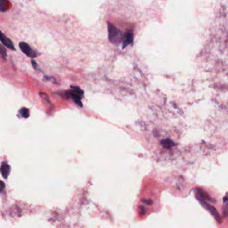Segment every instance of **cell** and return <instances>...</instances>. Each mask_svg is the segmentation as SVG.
I'll return each instance as SVG.
<instances>
[{
  "instance_id": "1",
  "label": "cell",
  "mask_w": 228,
  "mask_h": 228,
  "mask_svg": "<svg viewBox=\"0 0 228 228\" xmlns=\"http://www.w3.org/2000/svg\"><path fill=\"white\" fill-rule=\"evenodd\" d=\"M108 29L109 40L114 44L118 45L122 40L123 34L122 31L109 22H108Z\"/></svg>"
},
{
  "instance_id": "2",
  "label": "cell",
  "mask_w": 228,
  "mask_h": 228,
  "mask_svg": "<svg viewBox=\"0 0 228 228\" xmlns=\"http://www.w3.org/2000/svg\"><path fill=\"white\" fill-rule=\"evenodd\" d=\"M71 89H72L73 90H69L66 93V95L67 96V97H70V98H71L73 100H74L77 105H79L81 107V106H83L81 102L82 96L84 94L83 90H81L79 87L77 86H71Z\"/></svg>"
},
{
  "instance_id": "3",
  "label": "cell",
  "mask_w": 228,
  "mask_h": 228,
  "mask_svg": "<svg viewBox=\"0 0 228 228\" xmlns=\"http://www.w3.org/2000/svg\"><path fill=\"white\" fill-rule=\"evenodd\" d=\"M19 48H20V50L28 57L33 58L37 57L39 55L36 51L33 50L32 48L26 42H22L19 43Z\"/></svg>"
},
{
  "instance_id": "4",
  "label": "cell",
  "mask_w": 228,
  "mask_h": 228,
  "mask_svg": "<svg viewBox=\"0 0 228 228\" xmlns=\"http://www.w3.org/2000/svg\"><path fill=\"white\" fill-rule=\"evenodd\" d=\"M197 200H199V201L200 202V203H201V204L202 205V206H203V207H204V208H206V209L207 210L209 211H210V213H211V214L212 215H213V217H215V219H216V220L218 222L221 223V222L222 221V220H221V218L220 215H219V213H217V210L215 209L214 207H213V206H211V205H210V204H208V203H207L205 201H203V200H201V199H197Z\"/></svg>"
},
{
  "instance_id": "5",
  "label": "cell",
  "mask_w": 228,
  "mask_h": 228,
  "mask_svg": "<svg viewBox=\"0 0 228 228\" xmlns=\"http://www.w3.org/2000/svg\"><path fill=\"white\" fill-rule=\"evenodd\" d=\"M133 42V33L132 30H128L127 32L125 33L124 37V40H123V45L122 48H124L128 46V45L132 43Z\"/></svg>"
},
{
  "instance_id": "6",
  "label": "cell",
  "mask_w": 228,
  "mask_h": 228,
  "mask_svg": "<svg viewBox=\"0 0 228 228\" xmlns=\"http://www.w3.org/2000/svg\"><path fill=\"white\" fill-rule=\"evenodd\" d=\"M0 41H1L3 44L5 45V46H6L7 48H9L12 50H15V47H14L13 43L12 42V41L9 39L6 35L3 34V33L0 31Z\"/></svg>"
},
{
  "instance_id": "7",
  "label": "cell",
  "mask_w": 228,
  "mask_h": 228,
  "mask_svg": "<svg viewBox=\"0 0 228 228\" xmlns=\"http://www.w3.org/2000/svg\"><path fill=\"white\" fill-rule=\"evenodd\" d=\"M196 192L197 194V199H201V200L205 201H213L212 199L210 197V195L203 190L202 189L200 188H197L196 189Z\"/></svg>"
},
{
  "instance_id": "8",
  "label": "cell",
  "mask_w": 228,
  "mask_h": 228,
  "mask_svg": "<svg viewBox=\"0 0 228 228\" xmlns=\"http://www.w3.org/2000/svg\"><path fill=\"white\" fill-rule=\"evenodd\" d=\"M11 8L10 2L7 1V0H2L0 1V11L2 12H5L7 11L8 9Z\"/></svg>"
},
{
  "instance_id": "9",
  "label": "cell",
  "mask_w": 228,
  "mask_h": 228,
  "mask_svg": "<svg viewBox=\"0 0 228 228\" xmlns=\"http://www.w3.org/2000/svg\"><path fill=\"white\" fill-rule=\"evenodd\" d=\"M0 171H1L3 177L7 178L9 172H10V167L7 163H3L1 167V169H0Z\"/></svg>"
},
{
  "instance_id": "10",
  "label": "cell",
  "mask_w": 228,
  "mask_h": 228,
  "mask_svg": "<svg viewBox=\"0 0 228 228\" xmlns=\"http://www.w3.org/2000/svg\"><path fill=\"white\" fill-rule=\"evenodd\" d=\"M161 144L164 148H166V149H169L175 145V143H174L172 140L169 139H166L162 140L161 141Z\"/></svg>"
},
{
  "instance_id": "11",
  "label": "cell",
  "mask_w": 228,
  "mask_h": 228,
  "mask_svg": "<svg viewBox=\"0 0 228 228\" xmlns=\"http://www.w3.org/2000/svg\"><path fill=\"white\" fill-rule=\"evenodd\" d=\"M19 113L24 118H28L30 116V112L29 110L26 108H22L19 110Z\"/></svg>"
},
{
  "instance_id": "12",
  "label": "cell",
  "mask_w": 228,
  "mask_h": 228,
  "mask_svg": "<svg viewBox=\"0 0 228 228\" xmlns=\"http://www.w3.org/2000/svg\"><path fill=\"white\" fill-rule=\"evenodd\" d=\"M225 204L224 205V208H223V214L225 217L228 218V200L226 201Z\"/></svg>"
},
{
  "instance_id": "13",
  "label": "cell",
  "mask_w": 228,
  "mask_h": 228,
  "mask_svg": "<svg viewBox=\"0 0 228 228\" xmlns=\"http://www.w3.org/2000/svg\"><path fill=\"white\" fill-rule=\"evenodd\" d=\"M5 188V185H4V183L2 181H0V191H2Z\"/></svg>"
},
{
  "instance_id": "14",
  "label": "cell",
  "mask_w": 228,
  "mask_h": 228,
  "mask_svg": "<svg viewBox=\"0 0 228 228\" xmlns=\"http://www.w3.org/2000/svg\"><path fill=\"white\" fill-rule=\"evenodd\" d=\"M142 212V213H140L141 215H143L145 214V208L143 207H140V213Z\"/></svg>"
},
{
  "instance_id": "15",
  "label": "cell",
  "mask_w": 228,
  "mask_h": 228,
  "mask_svg": "<svg viewBox=\"0 0 228 228\" xmlns=\"http://www.w3.org/2000/svg\"><path fill=\"white\" fill-rule=\"evenodd\" d=\"M149 200H143V203H146V204H148V205H151L152 204V201H151V200H149V201H148Z\"/></svg>"
}]
</instances>
